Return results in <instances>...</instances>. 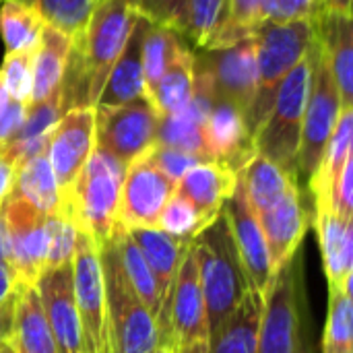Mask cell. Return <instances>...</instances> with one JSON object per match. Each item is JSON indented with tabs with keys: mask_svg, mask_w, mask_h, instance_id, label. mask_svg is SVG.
I'll use <instances>...</instances> for the list:
<instances>
[{
	"mask_svg": "<svg viewBox=\"0 0 353 353\" xmlns=\"http://www.w3.org/2000/svg\"><path fill=\"white\" fill-rule=\"evenodd\" d=\"M321 12L319 0H285L283 8V23L296 19H316Z\"/></svg>",
	"mask_w": 353,
	"mask_h": 353,
	"instance_id": "cell-46",
	"label": "cell"
},
{
	"mask_svg": "<svg viewBox=\"0 0 353 353\" xmlns=\"http://www.w3.org/2000/svg\"><path fill=\"white\" fill-rule=\"evenodd\" d=\"M149 161L161 172L165 174L172 182H180V178L190 170L194 168L196 163H203L207 159L199 157V155H192V153H186V151H180V149H172V147H163V145H153L147 153Z\"/></svg>",
	"mask_w": 353,
	"mask_h": 353,
	"instance_id": "cell-43",
	"label": "cell"
},
{
	"mask_svg": "<svg viewBox=\"0 0 353 353\" xmlns=\"http://www.w3.org/2000/svg\"><path fill=\"white\" fill-rule=\"evenodd\" d=\"M201 288L207 308V345L219 335L250 290L223 211L194 240Z\"/></svg>",
	"mask_w": 353,
	"mask_h": 353,
	"instance_id": "cell-2",
	"label": "cell"
},
{
	"mask_svg": "<svg viewBox=\"0 0 353 353\" xmlns=\"http://www.w3.org/2000/svg\"><path fill=\"white\" fill-rule=\"evenodd\" d=\"M157 329L159 345L172 353L184 345L207 341V308L192 244L178 267L172 292L157 316Z\"/></svg>",
	"mask_w": 353,
	"mask_h": 353,
	"instance_id": "cell-8",
	"label": "cell"
},
{
	"mask_svg": "<svg viewBox=\"0 0 353 353\" xmlns=\"http://www.w3.org/2000/svg\"><path fill=\"white\" fill-rule=\"evenodd\" d=\"M17 165H19V161H17L6 149H0V203H2V201L10 194V190H12Z\"/></svg>",
	"mask_w": 353,
	"mask_h": 353,
	"instance_id": "cell-47",
	"label": "cell"
},
{
	"mask_svg": "<svg viewBox=\"0 0 353 353\" xmlns=\"http://www.w3.org/2000/svg\"><path fill=\"white\" fill-rule=\"evenodd\" d=\"M352 288H329V314L323 353H353Z\"/></svg>",
	"mask_w": 353,
	"mask_h": 353,
	"instance_id": "cell-35",
	"label": "cell"
},
{
	"mask_svg": "<svg viewBox=\"0 0 353 353\" xmlns=\"http://www.w3.org/2000/svg\"><path fill=\"white\" fill-rule=\"evenodd\" d=\"M72 290L83 329V352L108 353L105 321V285L101 269V250L85 234L79 232L72 254Z\"/></svg>",
	"mask_w": 353,
	"mask_h": 353,
	"instance_id": "cell-10",
	"label": "cell"
},
{
	"mask_svg": "<svg viewBox=\"0 0 353 353\" xmlns=\"http://www.w3.org/2000/svg\"><path fill=\"white\" fill-rule=\"evenodd\" d=\"M352 139H353V108H343L339 122L333 130V137L327 145L325 157L308 182L310 192L314 194V205L329 207V199L333 192L335 182L339 180L345 163L352 159ZM331 209V207H329Z\"/></svg>",
	"mask_w": 353,
	"mask_h": 353,
	"instance_id": "cell-31",
	"label": "cell"
},
{
	"mask_svg": "<svg viewBox=\"0 0 353 353\" xmlns=\"http://www.w3.org/2000/svg\"><path fill=\"white\" fill-rule=\"evenodd\" d=\"M31 62H33V52H17V54H4L0 66V79L6 93L14 101L25 105L31 103V91H33Z\"/></svg>",
	"mask_w": 353,
	"mask_h": 353,
	"instance_id": "cell-40",
	"label": "cell"
},
{
	"mask_svg": "<svg viewBox=\"0 0 353 353\" xmlns=\"http://www.w3.org/2000/svg\"><path fill=\"white\" fill-rule=\"evenodd\" d=\"M331 211L339 213L341 217H352L353 211V161L350 159L339 176V180L333 186L331 199H329Z\"/></svg>",
	"mask_w": 353,
	"mask_h": 353,
	"instance_id": "cell-45",
	"label": "cell"
},
{
	"mask_svg": "<svg viewBox=\"0 0 353 353\" xmlns=\"http://www.w3.org/2000/svg\"><path fill=\"white\" fill-rule=\"evenodd\" d=\"M159 120L161 116L147 97L122 105H97L95 147L130 165L155 145Z\"/></svg>",
	"mask_w": 353,
	"mask_h": 353,
	"instance_id": "cell-9",
	"label": "cell"
},
{
	"mask_svg": "<svg viewBox=\"0 0 353 353\" xmlns=\"http://www.w3.org/2000/svg\"><path fill=\"white\" fill-rule=\"evenodd\" d=\"M134 6L149 23L170 27L182 35L190 0H134Z\"/></svg>",
	"mask_w": 353,
	"mask_h": 353,
	"instance_id": "cell-42",
	"label": "cell"
},
{
	"mask_svg": "<svg viewBox=\"0 0 353 353\" xmlns=\"http://www.w3.org/2000/svg\"><path fill=\"white\" fill-rule=\"evenodd\" d=\"M314 35L316 19L263 23L250 35L256 56V93L246 116V126L252 139L269 116L279 85L292 72V68L306 58Z\"/></svg>",
	"mask_w": 353,
	"mask_h": 353,
	"instance_id": "cell-4",
	"label": "cell"
},
{
	"mask_svg": "<svg viewBox=\"0 0 353 353\" xmlns=\"http://www.w3.org/2000/svg\"><path fill=\"white\" fill-rule=\"evenodd\" d=\"M128 232H130L134 244L141 248V252H143V256H145V261H147V265H149V269L157 281L161 308H163V304L172 292L178 267H180V263H182V259H184V254L192 242L178 240V238L161 232L159 228H132Z\"/></svg>",
	"mask_w": 353,
	"mask_h": 353,
	"instance_id": "cell-24",
	"label": "cell"
},
{
	"mask_svg": "<svg viewBox=\"0 0 353 353\" xmlns=\"http://www.w3.org/2000/svg\"><path fill=\"white\" fill-rule=\"evenodd\" d=\"M79 230L62 213L48 215V263L46 269L60 267L72 261Z\"/></svg>",
	"mask_w": 353,
	"mask_h": 353,
	"instance_id": "cell-41",
	"label": "cell"
},
{
	"mask_svg": "<svg viewBox=\"0 0 353 353\" xmlns=\"http://www.w3.org/2000/svg\"><path fill=\"white\" fill-rule=\"evenodd\" d=\"M238 180L242 184L248 205L256 215L269 211L292 188L300 186L296 174L285 172L283 168L259 153L238 172Z\"/></svg>",
	"mask_w": 353,
	"mask_h": 353,
	"instance_id": "cell-26",
	"label": "cell"
},
{
	"mask_svg": "<svg viewBox=\"0 0 353 353\" xmlns=\"http://www.w3.org/2000/svg\"><path fill=\"white\" fill-rule=\"evenodd\" d=\"M225 0H190L186 25L182 31L184 41H190L192 50H207L215 39Z\"/></svg>",
	"mask_w": 353,
	"mask_h": 353,
	"instance_id": "cell-38",
	"label": "cell"
},
{
	"mask_svg": "<svg viewBox=\"0 0 353 353\" xmlns=\"http://www.w3.org/2000/svg\"><path fill=\"white\" fill-rule=\"evenodd\" d=\"M194 64L207 72L215 101L238 108L246 120L256 93V56L252 37H244L223 48L194 50Z\"/></svg>",
	"mask_w": 353,
	"mask_h": 353,
	"instance_id": "cell-12",
	"label": "cell"
},
{
	"mask_svg": "<svg viewBox=\"0 0 353 353\" xmlns=\"http://www.w3.org/2000/svg\"><path fill=\"white\" fill-rule=\"evenodd\" d=\"M217 219V217H215ZM215 219L203 215L186 196H182L178 190L172 194V199L168 201V205L163 207L161 215H159V223L157 228L178 240L184 242H192L207 225H211Z\"/></svg>",
	"mask_w": 353,
	"mask_h": 353,
	"instance_id": "cell-37",
	"label": "cell"
},
{
	"mask_svg": "<svg viewBox=\"0 0 353 353\" xmlns=\"http://www.w3.org/2000/svg\"><path fill=\"white\" fill-rule=\"evenodd\" d=\"M259 27V0H225L221 27L211 41V48L232 46L244 37H250Z\"/></svg>",
	"mask_w": 353,
	"mask_h": 353,
	"instance_id": "cell-39",
	"label": "cell"
},
{
	"mask_svg": "<svg viewBox=\"0 0 353 353\" xmlns=\"http://www.w3.org/2000/svg\"><path fill=\"white\" fill-rule=\"evenodd\" d=\"M263 314V294L248 290L219 335L207 345V353H256Z\"/></svg>",
	"mask_w": 353,
	"mask_h": 353,
	"instance_id": "cell-30",
	"label": "cell"
},
{
	"mask_svg": "<svg viewBox=\"0 0 353 353\" xmlns=\"http://www.w3.org/2000/svg\"><path fill=\"white\" fill-rule=\"evenodd\" d=\"M203 137L209 159L219 161L234 172H240L256 155L244 114L230 103L213 101L203 128Z\"/></svg>",
	"mask_w": 353,
	"mask_h": 353,
	"instance_id": "cell-18",
	"label": "cell"
},
{
	"mask_svg": "<svg viewBox=\"0 0 353 353\" xmlns=\"http://www.w3.org/2000/svg\"><path fill=\"white\" fill-rule=\"evenodd\" d=\"M321 2V12H335V14H353V0H319ZM319 12V14H321Z\"/></svg>",
	"mask_w": 353,
	"mask_h": 353,
	"instance_id": "cell-50",
	"label": "cell"
},
{
	"mask_svg": "<svg viewBox=\"0 0 353 353\" xmlns=\"http://www.w3.org/2000/svg\"><path fill=\"white\" fill-rule=\"evenodd\" d=\"M10 194L23 199L27 205H31L43 215H54L60 211L62 196L46 149L23 159L17 165Z\"/></svg>",
	"mask_w": 353,
	"mask_h": 353,
	"instance_id": "cell-29",
	"label": "cell"
},
{
	"mask_svg": "<svg viewBox=\"0 0 353 353\" xmlns=\"http://www.w3.org/2000/svg\"><path fill=\"white\" fill-rule=\"evenodd\" d=\"M0 353H17V350L10 341H4V343H0Z\"/></svg>",
	"mask_w": 353,
	"mask_h": 353,
	"instance_id": "cell-53",
	"label": "cell"
},
{
	"mask_svg": "<svg viewBox=\"0 0 353 353\" xmlns=\"http://www.w3.org/2000/svg\"><path fill=\"white\" fill-rule=\"evenodd\" d=\"M343 108L345 105L341 101L337 85L323 60L319 37H314L312 83H310V95L304 112V122H302L298 159H296L298 176L302 174L306 182H310L312 176L316 174Z\"/></svg>",
	"mask_w": 353,
	"mask_h": 353,
	"instance_id": "cell-7",
	"label": "cell"
},
{
	"mask_svg": "<svg viewBox=\"0 0 353 353\" xmlns=\"http://www.w3.org/2000/svg\"><path fill=\"white\" fill-rule=\"evenodd\" d=\"M19 285L21 283H19V277H17L14 269L6 261H0V302L10 298L12 294H17Z\"/></svg>",
	"mask_w": 353,
	"mask_h": 353,
	"instance_id": "cell-49",
	"label": "cell"
},
{
	"mask_svg": "<svg viewBox=\"0 0 353 353\" xmlns=\"http://www.w3.org/2000/svg\"><path fill=\"white\" fill-rule=\"evenodd\" d=\"M256 217L269 246L273 269L277 271L298 254L308 230V215L302 205L300 186L292 188L275 207Z\"/></svg>",
	"mask_w": 353,
	"mask_h": 353,
	"instance_id": "cell-19",
	"label": "cell"
},
{
	"mask_svg": "<svg viewBox=\"0 0 353 353\" xmlns=\"http://www.w3.org/2000/svg\"><path fill=\"white\" fill-rule=\"evenodd\" d=\"M329 288H352L353 228L352 217H341L329 207L316 205L314 217Z\"/></svg>",
	"mask_w": 353,
	"mask_h": 353,
	"instance_id": "cell-22",
	"label": "cell"
},
{
	"mask_svg": "<svg viewBox=\"0 0 353 353\" xmlns=\"http://www.w3.org/2000/svg\"><path fill=\"white\" fill-rule=\"evenodd\" d=\"M316 37L345 108H353V14L321 12Z\"/></svg>",
	"mask_w": 353,
	"mask_h": 353,
	"instance_id": "cell-20",
	"label": "cell"
},
{
	"mask_svg": "<svg viewBox=\"0 0 353 353\" xmlns=\"http://www.w3.org/2000/svg\"><path fill=\"white\" fill-rule=\"evenodd\" d=\"M35 290L60 353H85L83 329L72 290V265L64 263L60 267L46 269L35 281Z\"/></svg>",
	"mask_w": 353,
	"mask_h": 353,
	"instance_id": "cell-17",
	"label": "cell"
},
{
	"mask_svg": "<svg viewBox=\"0 0 353 353\" xmlns=\"http://www.w3.org/2000/svg\"><path fill=\"white\" fill-rule=\"evenodd\" d=\"M2 205L8 228V263L19 283L35 285L48 263V215L14 194H8Z\"/></svg>",
	"mask_w": 353,
	"mask_h": 353,
	"instance_id": "cell-13",
	"label": "cell"
},
{
	"mask_svg": "<svg viewBox=\"0 0 353 353\" xmlns=\"http://www.w3.org/2000/svg\"><path fill=\"white\" fill-rule=\"evenodd\" d=\"M33 6L46 25L66 33L70 39L79 37L89 17L101 0H23Z\"/></svg>",
	"mask_w": 353,
	"mask_h": 353,
	"instance_id": "cell-36",
	"label": "cell"
},
{
	"mask_svg": "<svg viewBox=\"0 0 353 353\" xmlns=\"http://www.w3.org/2000/svg\"><path fill=\"white\" fill-rule=\"evenodd\" d=\"M46 21L23 0H0V37L6 54L33 52L41 39Z\"/></svg>",
	"mask_w": 353,
	"mask_h": 353,
	"instance_id": "cell-33",
	"label": "cell"
},
{
	"mask_svg": "<svg viewBox=\"0 0 353 353\" xmlns=\"http://www.w3.org/2000/svg\"><path fill=\"white\" fill-rule=\"evenodd\" d=\"M95 149V108H74L62 114L50 132L46 153L56 176L60 196L72 186L74 178Z\"/></svg>",
	"mask_w": 353,
	"mask_h": 353,
	"instance_id": "cell-16",
	"label": "cell"
},
{
	"mask_svg": "<svg viewBox=\"0 0 353 353\" xmlns=\"http://www.w3.org/2000/svg\"><path fill=\"white\" fill-rule=\"evenodd\" d=\"M134 0H101L85 29L72 39L60 97L62 112L95 108L101 89L137 23Z\"/></svg>",
	"mask_w": 353,
	"mask_h": 353,
	"instance_id": "cell-1",
	"label": "cell"
},
{
	"mask_svg": "<svg viewBox=\"0 0 353 353\" xmlns=\"http://www.w3.org/2000/svg\"><path fill=\"white\" fill-rule=\"evenodd\" d=\"M176 192V182L161 174L147 155L134 159L124 174L118 223L132 228H157L159 215L172 194Z\"/></svg>",
	"mask_w": 353,
	"mask_h": 353,
	"instance_id": "cell-14",
	"label": "cell"
},
{
	"mask_svg": "<svg viewBox=\"0 0 353 353\" xmlns=\"http://www.w3.org/2000/svg\"><path fill=\"white\" fill-rule=\"evenodd\" d=\"M4 203V201H2ZM0 203V261L8 263L10 250H8V228H6V219H4V205ZM10 265V263H8Z\"/></svg>",
	"mask_w": 353,
	"mask_h": 353,
	"instance_id": "cell-51",
	"label": "cell"
},
{
	"mask_svg": "<svg viewBox=\"0 0 353 353\" xmlns=\"http://www.w3.org/2000/svg\"><path fill=\"white\" fill-rule=\"evenodd\" d=\"M70 46H72V39L66 33L46 25L41 39H39L37 48L33 50L31 103H41V101L50 99L52 95L60 93Z\"/></svg>",
	"mask_w": 353,
	"mask_h": 353,
	"instance_id": "cell-27",
	"label": "cell"
},
{
	"mask_svg": "<svg viewBox=\"0 0 353 353\" xmlns=\"http://www.w3.org/2000/svg\"><path fill=\"white\" fill-rule=\"evenodd\" d=\"M300 261L294 256L277 269L271 288L263 296L256 353H300Z\"/></svg>",
	"mask_w": 353,
	"mask_h": 353,
	"instance_id": "cell-11",
	"label": "cell"
},
{
	"mask_svg": "<svg viewBox=\"0 0 353 353\" xmlns=\"http://www.w3.org/2000/svg\"><path fill=\"white\" fill-rule=\"evenodd\" d=\"M236 184L238 172L219 161H203L180 178L176 190L186 196L203 215L215 219L223 211L225 201L234 194Z\"/></svg>",
	"mask_w": 353,
	"mask_h": 353,
	"instance_id": "cell-23",
	"label": "cell"
},
{
	"mask_svg": "<svg viewBox=\"0 0 353 353\" xmlns=\"http://www.w3.org/2000/svg\"><path fill=\"white\" fill-rule=\"evenodd\" d=\"M27 110H29V105L14 101L6 93L2 79H0V149H4L17 137L19 128L25 122Z\"/></svg>",
	"mask_w": 353,
	"mask_h": 353,
	"instance_id": "cell-44",
	"label": "cell"
},
{
	"mask_svg": "<svg viewBox=\"0 0 353 353\" xmlns=\"http://www.w3.org/2000/svg\"><path fill=\"white\" fill-rule=\"evenodd\" d=\"M184 43L186 41L178 31L149 23L143 37V72L147 91L161 79V74L168 70V66Z\"/></svg>",
	"mask_w": 353,
	"mask_h": 353,
	"instance_id": "cell-34",
	"label": "cell"
},
{
	"mask_svg": "<svg viewBox=\"0 0 353 353\" xmlns=\"http://www.w3.org/2000/svg\"><path fill=\"white\" fill-rule=\"evenodd\" d=\"M14 302H17V294H12L4 302H0V343L10 341L12 323H14Z\"/></svg>",
	"mask_w": 353,
	"mask_h": 353,
	"instance_id": "cell-48",
	"label": "cell"
},
{
	"mask_svg": "<svg viewBox=\"0 0 353 353\" xmlns=\"http://www.w3.org/2000/svg\"><path fill=\"white\" fill-rule=\"evenodd\" d=\"M149 353H172V352H170V350H165V347H161V345H157L153 352H149Z\"/></svg>",
	"mask_w": 353,
	"mask_h": 353,
	"instance_id": "cell-54",
	"label": "cell"
},
{
	"mask_svg": "<svg viewBox=\"0 0 353 353\" xmlns=\"http://www.w3.org/2000/svg\"><path fill=\"white\" fill-rule=\"evenodd\" d=\"M176 353H207V341H196V343L184 345Z\"/></svg>",
	"mask_w": 353,
	"mask_h": 353,
	"instance_id": "cell-52",
	"label": "cell"
},
{
	"mask_svg": "<svg viewBox=\"0 0 353 353\" xmlns=\"http://www.w3.org/2000/svg\"><path fill=\"white\" fill-rule=\"evenodd\" d=\"M223 215L228 219L238 256L242 261L246 279L250 290H256L259 294H267V290L273 283L275 269L269 254V246L263 234V228L259 223L256 213L246 201V194L242 190V184L238 180L234 194L223 205Z\"/></svg>",
	"mask_w": 353,
	"mask_h": 353,
	"instance_id": "cell-15",
	"label": "cell"
},
{
	"mask_svg": "<svg viewBox=\"0 0 353 353\" xmlns=\"http://www.w3.org/2000/svg\"><path fill=\"white\" fill-rule=\"evenodd\" d=\"M147 27L149 21L139 14L120 58L110 70V77L101 89L97 105H122L147 97L145 72H143V37Z\"/></svg>",
	"mask_w": 353,
	"mask_h": 353,
	"instance_id": "cell-21",
	"label": "cell"
},
{
	"mask_svg": "<svg viewBox=\"0 0 353 353\" xmlns=\"http://www.w3.org/2000/svg\"><path fill=\"white\" fill-rule=\"evenodd\" d=\"M110 242H112V246L116 250V256H118V263L122 267V273H124L126 281L130 283L134 294L141 298V302L151 310V314L157 321L159 310H161V298H159L157 281H155V277H153L141 248L134 244L130 232L120 223L116 225Z\"/></svg>",
	"mask_w": 353,
	"mask_h": 353,
	"instance_id": "cell-32",
	"label": "cell"
},
{
	"mask_svg": "<svg viewBox=\"0 0 353 353\" xmlns=\"http://www.w3.org/2000/svg\"><path fill=\"white\" fill-rule=\"evenodd\" d=\"M194 91V50L184 43L168 70L161 74V79L147 91L149 103L155 108V112L165 118L182 112Z\"/></svg>",
	"mask_w": 353,
	"mask_h": 353,
	"instance_id": "cell-28",
	"label": "cell"
},
{
	"mask_svg": "<svg viewBox=\"0 0 353 353\" xmlns=\"http://www.w3.org/2000/svg\"><path fill=\"white\" fill-rule=\"evenodd\" d=\"M316 37V35H314ZM314 62V41L304 60H300L292 72L283 79L269 110V116L254 134V151L290 174L298 176L296 159L300 149V134L304 112L310 95Z\"/></svg>",
	"mask_w": 353,
	"mask_h": 353,
	"instance_id": "cell-5",
	"label": "cell"
},
{
	"mask_svg": "<svg viewBox=\"0 0 353 353\" xmlns=\"http://www.w3.org/2000/svg\"><path fill=\"white\" fill-rule=\"evenodd\" d=\"M99 250L105 285L108 353L153 352L159 345L155 316L126 281L112 242L108 240Z\"/></svg>",
	"mask_w": 353,
	"mask_h": 353,
	"instance_id": "cell-6",
	"label": "cell"
},
{
	"mask_svg": "<svg viewBox=\"0 0 353 353\" xmlns=\"http://www.w3.org/2000/svg\"><path fill=\"white\" fill-rule=\"evenodd\" d=\"M10 343L17 353H60L35 285H19Z\"/></svg>",
	"mask_w": 353,
	"mask_h": 353,
	"instance_id": "cell-25",
	"label": "cell"
},
{
	"mask_svg": "<svg viewBox=\"0 0 353 353\" xmlns=\"http://www.w3.org/2000/svg\"><path fill=\"white\" fill-rule=\"evenodd\" d=\"M126 168L108 151L95 147L72 186L62 194L60 211L72 225L89 236L97 246H103L116 225L120 192Z\"/></svg>",
	"mask_w": 353,
	"mask_h": 353,
	"instance_id": "cell-3",
	"label": "cell"
}]
</instances>
